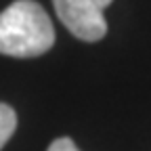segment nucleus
I'll use <instances>...</instances> for the list:
<instances>
[{
  "instance_id": "nucleus-1",
  "label": "nucleus",
  "mask_w": 151,
  "mask_h": 151,
  "mask_svg": "<svg viewBox=\"0 0 151 151\" xmlns=\"http://www.w3.org/2000/svg\"><path fill=\"white\" fill-rule=\"evenodd\" d=\"M55 44V27L42 4L15 0L0 13V55L29 59L40 57Z\"/></svg>"
},
{
  "instance_id": "nucleus-2",
  "label": "nucleus",
  "mask_w": 151,
  "mask_h": 151,
  "mask_svg": "<svg viewBox=\"0 0 151 151\" xmlns=\"http://www.w3.org/2000/svg\"><path fill=\"white\" fill-rule=\"evenodd\" d=\"M113 0H52L59 21L84 42H97L107 34L103 11Z\"/></svg>"
},
{
  "instance_id": "nucleus-3",
  "label": "nucleus",
  "mask_w": 151,
  "mask_h": 151,
  "mask_svg": "<svg viewBox=\"0 0 151 151\" xmlns=\"http://www.w3.org/2000/svg\"><path fill=\"white\" fill-rule=\"evenodd\" d=\"M17 128V113L11 105L0 103V149H2Z\"/></svg>"
},
{
  "instance_id": "nucleus-4",
  "label": "nucleus",
  "mask_w": 151,
  "mask_h": 151,
  "mask_svg": "<svg viewBox=\"0 0 151 151\" xmlns=\"http://www.w3.org/2000/svg\"><path fill=\"white\" fill-rule=\"evenodd\" d=\"M46 151H80V149L76 147V143L69 137H61V139H55Z\"/></svg>"
}]
</instances>
